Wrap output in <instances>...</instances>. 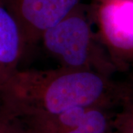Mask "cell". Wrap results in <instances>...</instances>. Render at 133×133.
Returning <instances> with one entry per match:
<instances>
[{"instance_id": "obj_1", "label": "cell", "mask_w": 133, "mask_h": 133, "mask_svg": "<svg viewBox=\"0 0 133 133\" xmlns=\"http://www.w3.org/2000/svg\"><path fill=\"white\" fill-rule=\"evenodd\" d=\"M132 87L112 76L60 66L55 70H17L0 91L2 108L58 114L74 107H107L121 104Z\"/></svg>"}, {"instance_id": "obj_2", "label": "cell", "mask_w": 133, "mask_h": 133, "mask_svg": "<svg viewBox=\"0 0 133 133\" xmlns=\"http://www.w3.org/2000/svg\"><path fill=\"white\" fill-rule=\"evenodd\" d=\"M90 7L81 2L46 30L41 42L60 66L112 76L119 71L92 28Z\"/></svg>"}, {"instance_id": "obj_3", "label": "cell", "mask_w": 133, "mask_h": 133, "mask_svg": "<svg viewBox=\"0 0 133 133\" xmlns=\"http://www.w3.org/2000/svg\"><path fill=\"white\" fill-rule=\"evenodd\" d=\"M91 15L119 71L133 64V0H94Z\"/></svg>"}, {"instance_id": "obj_4", "label": "cell", "mask_w": 133, "mask_h": 133, "mask_svg": "<svg viewBox=\"0 0 133 133\" xmlns=\"http://www.w3.org/2000/svg\"><path fill=\"white\" fill-rule=\"evenodd\" d=\"M14 18L24 38L26 49L41 41L44 33L52 28L81 0H1Z\"/></svg>"}, {"instance_id": "obj_5", "label": "cell", "mask_w": 133, "mask_h": 133, "mask_svg": "<svg viewBox=\"0 0 133 133\" xmlns=\"http://www.w3.org/2000/svg\"><path fill=\"white\" fill-rule=\"evenodd\" d=\"M26 50L19 25L0 0V91L19 69Z\"/></svg>"}, {"instance_id": "obj_6", "label": "cell", "mask_w": 133, "mask_h": 133, "mask_svg": "<svg viewBox=\"0 0 133 133\" xmlns=\"http://www.w3.org/2000/svg\"><path fill=\"white\" fill-rule=\"evenodd\" d=\"M103 107L87 108L77 128L81 133H108L110 122Z\"/></svg>"}, {"instance_id": "obj_7", "label": "cell", "mask_w": 133, "mask_h": 133, "mask_svg": "<svg viewBox=\"0 0 133 133\" xmlns=\"http://www.w3.org/2000/svg\"><path fill=\"white\" fill-rule=\"evenodd\" d=\"M120 105L122 110L113 122L118 133H133V87L125 95Z\"/></svg>"}, {"instance_id": "obj_8", "label": "cell", "mask_w": 133, "mask_h": 133, "mask_svg": "<svg viewBox=\"0 0 133 133\" xmlns=\"http://www.w3.org/2000/svg\"><path fill=\"white\" fill-rule=\"evenodd\" d=\"M10 115L4 109H0V133H16L10 124Z\"/></svg>"}, {"instance_id": "obj_9", "label": "cell", "mask_w": 133, "mask_h": 133, "mask_svg": "<svg viewBox=\"0 0 133 133\" xmlns=\"http://www.w3.org/2000/svg\"><path fill=\"white\" fill-rule=\"evenodd\" d=\"M64 133H81V132L77 128H73V129H71L67 130V131L64 132Z\"/></svg>"}, {"instance_id": "obj_10", "label": "cell", "mask_w": 133, "mask_h": 133, "mask_svg": "<svg viewBox=\"0 0 133 133\" xmlns=\"http://www.w3.org/2000/svg\"><path fill=\"white\" fill-rule=\"evenodd\" d=\"M132 72H133V64H132Z\"/></svg>"}]
</instances>
